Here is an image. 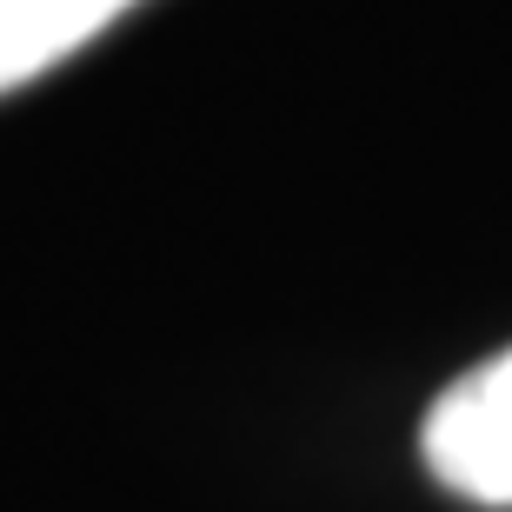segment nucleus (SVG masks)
Wrapping results in <instances>:
<instances>
[{
	"instance_id": "1",
	"label": "nucleus",
	"mask_w": 512,
	"mask_h": 512,
	"mask_svg": "<svg viewBox=\"0 0 512 512\" xmlns=\"http://www.w3.org/2000/svg\"><path fill=\"white\" fill-rule=\"evenodd\" d=\"M426 473L473 506H512V346L459 373L419 426Z\"/></svg>"
},
{
	"instance_id": "2",
	"label": "nucleus",
	"mask_w": 512,
	"mask_h": 512,
	"mask_svg": "<svg viewBox=\"0 0 512 512\" xmlns=\"http://www.w3.org/2000/svg\"><path fill=\"white\" fill-rule=\"evenodd\" d=\"M140 0H0V94L34 87Z\"/></svg>"
}]
</instances>
